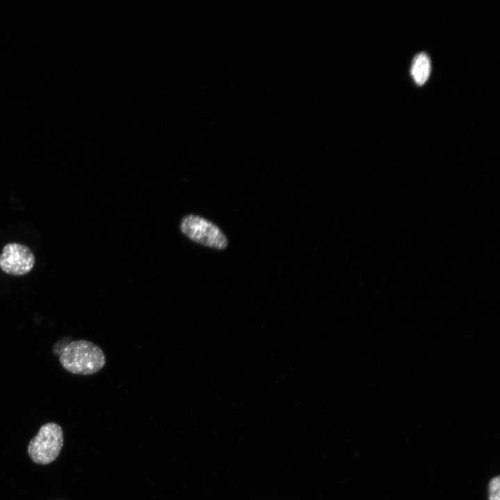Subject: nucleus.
<instances>
[{
	"label": "nucleus",
	"mask_w": 500,
	"mask_h": 500,
	"mask_svg": "<svg viewBox=\"0 0 500 500\" xmlns=\"http://www.w3.org/2000/svg\"><path fill=\"white\" fill-rule=\"evenodd\" d=\"M59 361L67 372L87 376L101 369L106 364V357L97 344L78 340L65 344L59 354Z\"/></svg>",
	"instance_id": "nucleus-1"
},
{
	"label": "nucleus",
	"mask_w": 500,
	"mask_h": 500,
	"mask_svg": "<svg viewBox=\"0 0 500 500\" xmlns=\"http://www.w3.org/2000/svg\"><path fill=\"white\" fill-rule=\"evenodd\" d=\"M63 445L61 426L54 422L43 424L28 444V454L35 463L47 465L59 456Z\"/></svg>",
	"instance_id": "nucleus-2"
},
{
	"label": "nucleus",
	"mask_w": 500,
	"mask_h": 500,
	"mask_svg": "<svg viewBox=\"0 0 500 500\" xmlns=\"http://www.w3.org/2000/svg\"><path fill=\"white\" fill-rule=\"evenodd\" d=\"M180 230L187 238L199 244L219 250L228 246L227 238L221 229L201 216L190 214L183 217Z\"/></svg>",
	"instance_id": "nucleus-3"
},
{
	"label": "nucleus",
	"mask_w": 500,
	"mask_h": 500,
	"mask_svg": "<svg viewBox=\"0 0 500 500\" xmlns=\"http://www.w3.org/2000/svg\"><path fill=\"white\" fill-rule=\"evenodd\" d=\"M35 257L31 249L18 244L5 245L0 254V268L10 275L22 276L33 268Z\"/></svg>",
	"instance_id": "nucleus-4"
},
{
	"label": "nucleus",
	"mask_w": 500,
	"mask_h": 500,
	"mask_svg": "<svg viewBox=\"0 0 500 500\" xmlns=\"http://www.w3.org/2000/svg\"><path fill=\"white\" fill-rule=\"evenodd\" d=\"M431 70V63L428 56L422 52L413 59L411 74L415 83L422 85L427 81Z\"/></svg>",
	"instance_id": "nucleus-5"
},
{
	"label": "nucleus",
	"mask_w": 500,
	"mask_h": 500,
	"mask_svg": "<svg viewBox=\"0 0 500 500\" xmlns=\"http://www.w3.org/2000/svg\"><path fill=\"white\" fill-rule=\"evenodd\" d=\"M499 476L493 478L489 483V500H500Z\"/></svg>",
	"instance_id": "nucleus-6"
}]
</instances>
